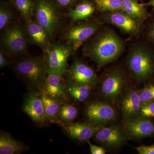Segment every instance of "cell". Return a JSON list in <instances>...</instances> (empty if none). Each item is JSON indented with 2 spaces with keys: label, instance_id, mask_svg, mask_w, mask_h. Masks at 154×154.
Returning <instances> with one entry per match:
<instances>
[{
  "label": "cell",
  "instance_id": "4fadbf2b",
  "mask_svg": "<svg viewBox=\"0 0 154 154\" xmlns=\"http://www.w3.org/2000/svg\"><path fill=\"white\" fill-rule=\"evenodd\" d=\"M85 114L88 121L105 125L115 119L116 112L107 103L94 102L86 107Z\"/></svg>",
  "mask_w": 154,
  "mask_h": 154
},
{
  "label": "cell",
  "instance_id": "4dcf8cb0",
  "mask_svg": "<svg viewBox=\"0 0 154 154\" xmlns=\"http://www.w3.org/2000/svg\"><path fill=\"white\" fill-rule=\"evenodd\" d=\"M88 142L89 143L91 154H105L106 153V150L103 146H99L95 145L90 143L89 141H88Z\"/></svg>",
  "mask_w": 154,
  "mask_h": 154
},
{
  "label": "cell",
  "instance_id": "30bf717a",
  "mask_svg": "<svg viewBox=\"0 0 154 154\" xmlns=\"http://www.w3.org/2000/svg\"><path fill=\"white\" fill-rule=\"evenodd\" d=\"M124 129L118 125L102 127L94 136L96 141L105 147L116 149L121 146L127 137Z\"/></svg>",
  "mask_w": 154,
  "mask_h": 154
},
{
  "label": "cell",
  "instance_id": "836d02e7",
  "mask_svg": "<svg viewBox=\"0 0 154 154\" xmlns=\"http://www.w3.org/2000/svg\"><path fill=\"white\" fill-rule=\"evenodd\" d=\"M147 35L149 40L154 44V20L149 25Z\"/></svg>",
  "mask_w": 154,
  "mask_h": 154
},
{
  "label": "cell",
  "instance_id": "ffe728a7",
  "mask_svg": "<svg viewBox=\"0 0 154 154\" xmlns=\"http://www.w3.org/2000/svg\"><path fill=\"white\" fill-rule=\"evenodd\" d=\"M41 94L45 112L48 120L52 123L61 125L63 123L59 117V112L60 105L63 102L50 98L43 93H41Z\"/></svg>",
  "mask_w": 154,
  "mask_h": 154
},
{
  "label": "cell",
  "instance_id": "52a82bcc",
  "mask_svg": "<svg viewBox=\"0 0 154 154\" xmlns=\"http://www.w3.org/2000/svg\"><path fill=\"white\" fill-rule=\"evenodd\" d=\"M39 91L52 99L65 103L69 99L66 81L63 76L47 73L44 81L38 88Z\"/></svg>",
  "mask_w": 154,
  "mask_h": 154
},
{
  "label": "cell",
  "instance_id": "cb8c5ba5",
  "mask_svg": "<svg viewBox=\"0 0 154 154\" xmlns=\"http://www.w3.org/2000/svg\"><path fill=\"white\" fill-rule=\"evenodd\" d=\"M78 111L76 107L72 104L65 102L60 105L59 117L63 123H70L76 118Z\"/></svg>",
  "mask_w": 154,
  "mask_h": 154
},
{
  "label": "cell",
  "instance_id": "d6986e66",
  "mask_svg": "<svg viewBox=\"0 0 154 154\" xmlns=\"http://www.w3.org/2000/svg\"><path fill=\"white\" fill-rule=\"evenodd\" d=\"M28 146L22 142L14 138L8 133L1 131L0 134V154H20L28 149Z\"/></svg>",
  "mask_w": 154,
  "mask_h": 154
},
{
  "label": "cell",
  "instance_id": "5b68a950",
  "mask_svg": "<svg viewBox=\"0 0 154 154\" xmlns=\"http://www.w3.org/2000/svg\"><path fill=\"white\" fill-rule=\"evenodd\" d=\"M75 49L68 43L51 44L45 51L47 73L64 75L69 70L68 59Z\"/></svg>",
  "mask_w": 154,
  "mask_h": 154
},
{
  "label": "cell",
  "instance_id": "5bb4252c",
  "mask_svg": "<svg viewBox=\"0 0 154 154\" xmlns=\"http://www.w3.org/2000/svg\"><path fill=\"white\" fill-rule=\"evenodd\" d=\"M123 129L128 137L139 139L154 135L153 122L147 118L138 117L126 119Z\"/></svg>",
  "mask_w": 154,
  "mask_h": 154
},
{
  "label": "cell",
  "instance_id": "484cf974",
  "mask_svg": "<svg viewBox=\"0 0 154 154\" xmlns=\"http://www.w3.org/2000/svg\"><path fill=\"white\" fill-rule=\"evenodd\" d=\"M15 7L25 20L31 18L33 14L34 0H14Z\"/></svg>",
  "mask_w": 154,
  "mask_h": 154
},
{
  "label": "cell",
  "instance_id": "83f0119b",
  "mask_svg": "<svg viewBox=\"0 0 154 154\" xmlns=\"http://www.w3.org/2000/svg\"><path fill=\"white\" fill-rule=\"evenodd\" d=\"M12 19L11 11L5 6H2L0 8V30L7 27Z\"/></svg>",
  "mask_w": 154,
  "mask_h": 154
},
{
  "label": "cell",
  "instance_id": "8fae6325",
  "mask_svg": "<svg viewBox=\"0 0 154 154\" xmlns=\"http://www.w3.org/2000/svg\"><path fill=\"white\" fill-rule=\"evenodd\" d=\"M60 126L72 139L84 142L94 137L97 131L105 125L88 121L63 123Z\"/></svg>",
  "mask_w": 154,
  "mask_h": 154
},
{
  "label": "cell",
  "instance_id": "9a60e30c",
  "mask_svg": "<svg viewBox=\"0 0 154 154\" xmlns=\"http://www.w3.org/2000/svg\"><path fill=\"white\" fill-rule=\"evenodd\" d=\"M125 79L118 70L110 72L102 82L101 92L105 98L115 101L121 95L125 85Z\"/></svg>",
  "mask_w": 154,
  "mask_h": 154
},
{
  "label": "cell",
  "instance_id": "2e32d148",
  "mask_svg": "<svg viewBox=\"0 0 154 154\" xmlns=\"http://www.w3.org/2000/svg\"><path fill=\"white\" fill-rule=\"evenodd\" d=\"M142 103L139 90L131 87L123 92L120 101V108L125 119L139 116Z\"/></svg>",
  "mask_w": 154,
  "mask_h": 154
},
{
  "label": "cell",
  "instance_id": "1f68e13d",
  "mask_svg": "<svg viewBox=\"0 0 154 154\" xmlns=\"http://www.w3.org/2000/svg\"><path fill=\"white\" fill-rule=\"evenodd\" d=\"M59 7L68 8L76 2L78 0H54Z\"/></svg>",
  "mask_w": 154,
  "mask_h": 154
},
{
  "label": "cell",
  "instance_id": "277c9868",
  "mask_svg": "<svg viewBox=\"0 0 154 154\" xmlns=\"http://www.w3.org/2000/svg\"><path fill=\"white\" fill-rule=\"evenodd\" d=\"M54 0H34L33 14L35 21L47 31L51 37L60 25V17Z\"/></svg>",
  "mask_w": 154,
  "mask_h": 154
},
{
  "label": "cell",
  "instance_id": "7a4b0ae2",
  "mask_svg": "<svg viewBox=\"0 0 154 154\" xmlns=\"http://www.w3.org/2000/svg\"><path fill=\"white\" fill-rule=\"evenodd\" d=\"M13 70L30 89H38L47 74L44 57L20 59L14 63Z\"/></svg>",
  "mask_w": 154,
  "mask_h": 154
},
{
  "label": "cell",
  "instance_id": "d4e9b609",
  "mask_svg": "<svg viewBox=\"0 0 154 154\" xmlns=\"http://www.w3.org/2000/svg\"><path fill=\"white\" fill-rule=\"evenodd\" d=\"M101 12L122 11L121 0H93Z\"/></svg>",
  "mask_w": 154,
  "mask_h": 154
},
{
  "label": "cell",
  "instance_id": "603a6c76",
  "mask_svg": "<svg viewBox=\"0 0 154 154\" xmlns=\"http://www.w3.org/2000/svg\"><path fill=\"white\" fill-rule=\"evenodd\" d=\"M95 11L94 3L89 1H83L69 11V17L74 21H82L91 17Z\"/></svg>",
  "mask_w": 154,
  "mask_h": 154
},
{
  "label": "cell",
  "instance_id": "3957f363",
  "mask_svg": "<svg viewBox=\"0 0 154 154\" xmlns=\"http://www.w3.org/2000/svg\"><path fill=\"white\" fill-rule=\"evenodd\" d=\"M128 66L136 79L145 82L154 75V52L144 45L136 46L130 53Z\"/></svg>",
  "mask_w": 154,
  "mask_h": 154
},
{
  "label": "cell",
  "instance_id": "4316f807",
  "mask_svg": "<svg viewBox=\"0 0 154 154\" xmlns=\"http://www.w3.org/2000/svg\"><path fill=\"white\" fill-rule=\"evenodd\" d=\"M139 96L142 103L154 102V82H149L139 90Z\"/></svg>",
  "mask_w": 154,
  "mask_h": 154
},
{
  "label": "cell",
  "instance_id": "e575fe53",
  "mask_svg": "<svg viewBox=\"0 0 154 154\" xmlns=\"http://www.w3.org/2000/svg\"><path fill=\"white\" fill-rule=\"evenodd\" d=\"M148 5L152 6L154 9V0H150L148 3Z\"/></svg>",
  "mask_w": 154,
  "mask_h": 154
},
{
  "label": "cell",
  "instance_id": "9c48e42d",
  "mask_svg": "<svg viewBox=\"0 0 154 154\" xmlns=\"http://www.w3.org/2000/svg\"><path fill=\"white\" fill-rule=\"evenodd\" d=\"M23 110L34 122L39 126L46 124L47 118L45 112L41 92H30L25 97Z\"/></svg>",
  "mask_w": 154,
  "mask_h": 154
},
{
  "label": "cell",
  "instance_id": "f546056e",
  "mask_svg": "<svg viewBox=\"0 0 154 154\" xmlns=\"http://www.w3.org/2000/svg\"><path fill=\"white\" fill-rule=\"evenodd\" d=\"M139 154H154V145L141 146L135 148Z\"/></svg>",
  "mask_w": 154,
  "mask_h": 154
},
{
  "label": "cell",
  "instance_id": "8992f818",
  "mask_svg": "<svg viewBox=\"0 0 154 154\" xmlns=\"http://www.w3.org/2000/svg\"><path fill=\"white\" fill-rule=\"evenodd\" d=\"M2 50L8 55H17L26 52L28 39L25 30L18 24L8 26L1 38Z\"/></svg>",
  "mask_w": 154,
  "mask_h": 154
},
{
  "label": "cell",
  "instance_id": "d6a6232c",
  "mask_svg": "<svg viewBox=\"0 0 154 154\" xmlns=\"http://www.w3.org/2000/svg\"><path fill=\"white\" fill-rule=\"evenodd\" d=\"M8 54L2 50L0 51V67L1 68L5 67L9 63Z\"/></svg>",
  "mask_w": 154,
  "mask_h": 154
},
{
  "label": "cell",
  "instance_id": "6da1fadb",
  "mask_svg": "<svg viewBox=\"0 0 154 154\" xmlns=\"http://www.w3.org/2000/svg\"><path fill=\"white\" fill-rule=\"evenodd\" d=\"M124 48L121 38L111 30L99 33L89 45L86 53L99 67L115 60Z\"/></svg>",
  "mask_w": 154,
  "mask_h": 154
},
{
  "label": "cell",
  "instance_id": "44dd1931",
  "mask_svg": "<svg viewBox=\"0 0 154 154\" xmlns=\"http://www.w3.org/2000/svg\"><path fill=\"white\" fill-rule=\"evenodd\" d=\"M93 88L91 86L81 85L68 80L66 81V88L69 98L77 103L86 101L91 94Z\"/></svg>",
  "mask_w": 154,
  "mask_h": 154
},
{
  "label": "cell",
  "instance_id": "ba28073f",
  "mask_svg": "<svg viewBox=\"0 0 154 154\" xmlns=\"http://www.w3.org/2000/svg\"><path fill=\"white\" fill-rule=\"evenodd\" d=\"M98 29L99 25L96 22H82L68 28L64 34V39L75 50L84 42L94 35Z\"/></svg>",
  "mask_w": 154,
  "mask_h": 154
},
{
  "label": "cell",
  "instance_id": "7402d4cb",
  "mask_svg": "<svg viewBox=\"0 0 154 154\" xmlns=\"http://www.w3.org/2000/svg\"><path fill=\"white\" fill-rule=\"evenodd\" d=\"M122 11L131 17L142 21L147 18L149 14L143 4H140L137 0H121Z\"/></svg>",
  "mask_w": 154,
  "mask_h": 154
},
{
  "label": "cell",
  "instance_id": "7c38bea8",
  "mask_svg": "<svg viewBox=\"0 0 154 154\" xmlns=\"http://www.w3.org/2000/svg\"><path fill=\"white\" fill-rule=\"evenodd\" d=\"M68 75L70 81L92 88L99 82V78L94 70L79 60H75L69 68Z\"/></svg>",
  "mask_w": 154,
  "mask_h": 154
},
{
  "label": "cell",
  "instance_id": "e0dca14e",
  "mask_svg": "<svg viewBox=\"0 0 154 154\" xmlns=\"http://www.w3.org/2000/svg\"><path fill=\"white\" fill-rule=\"evenodd\" d=\"M107 19L110 23L129 34H135L139 30L140 21L131 17L123 11L110 12Z\"/></svg>",
  "mask_w": 154,
  "mask_h": 154
},
{
  "label": "cell",
  "instance_id": "ac0fdd59",
  "mask_svg": "<svg viewBox=\"0 0 154 154\" xmlns=\"http://www.w3.org/2000/svg\"><path fill=\"white\" fill-rule=\"evenodd\" d=\"M26 22L27 34L30 41L45 51L51 44L49 34L42 26L31 18L26 20Z\"/></svg>",
  "mask_w": 154,
  "mask_h": 154
},
{
  "label": "cell",
  "instance_id": "f1b7e54d",
  "mask_svg": "<svg viewBox=\"0 0 154 154\" xmlns=\"http://www.w3.org/2000/svg\"><path fill=\"white\" fill-rule=\"evenodd\" d=\"M139 116L147 118L154 117V102L142 103Z\"/></svg>",
  "mask_w": 154,
  "mask_h": 154
}]
</instances>
